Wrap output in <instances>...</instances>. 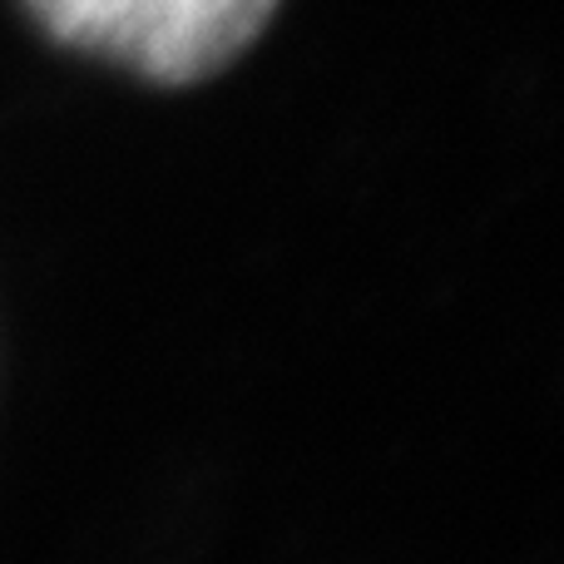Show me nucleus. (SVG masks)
I'll list each match as a JSON object with an SVG mask.
<instances>
[{"label":"nucleus","instance_id":"nucleus-1","mask_svg":"<svg viewBox=\"0 0 564 564\" xmlns=\"http://www.w3.org/2000/svg\"><path fill=\"white\" fill-rule=\"evenodd\" d=\"M55 45L149 85L214 79L278 15V0H20Z\"/></svg>","mask_w":564,"mask_h":564}]
</instances>
